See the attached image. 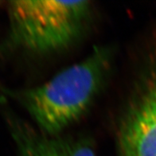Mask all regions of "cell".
<instances>
[{
	"mask_svg": "<svg viewBox=\"0 0 156 156\" xmlns=\"http://www.w3.org/2000/svg\"><path fill=\"white\" fill-rule=\"evenodd\" d=\"M112 51L97 46L81 62L38 86L7 91L27 112L40 132L62 135L89 108L111 70Z\"/></svg>",
	"mask_w": 156,
	"mask_h": 156,
	"instance_id": "1",
	"label": "cell"
},
{
	"mask_svg": "<svg viewBox=\"0 0 156 156\" xmlns=\"http://www.w3.org/2000/svg\"><path fill=\"white\" fill-rule=\"evenodd\" d=\"M92 11L88 0L12 1L9 6L10 39L33 54L61 51L79 38Z\"/></svg>",
	"mask_w": 156,
	"mask_h": 156,
	"instance_id": "2",
	"label": "cell"
},
{
	"mask_svg": "<svg viewBox=\"0 0 156 156\" xmlns=\"http://www.w3.org/2000/svg\"><path fill=\"white\" fill-rule=\"evenodd\" d=\"M118 156H156V52L138 78L119 120Z\"/></svg>",
	"mask_w": 156,
	"mask_h": 156,
	"instance_id": "3",
	"label": "cell"
},
{
	"mask_svg": "<svg viewBox=\"0 0 156 156\" xmlns=\"http://www.w3.org/2000/svg\"><path fill=\"white\" fill-rule=\"evenodd\" d=\"M4 115L20 156H97L92 141L88 138L49 136L8 109Z\"/></svg>",
	"mask_w": 156,
	"mask_h": 156,
	"instance_id": "4",
	"label": "cell"
}]
</instances>
